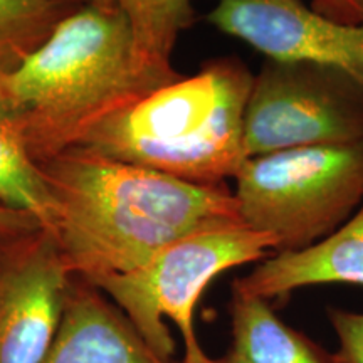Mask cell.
<instances>
[{
  "label": "cell",
  "mask_w": 363,
  "mask_h": 363,
  "mask_svg": "<svg viewBox=\"0 0 363 363\" xmlns=\"http://www.w3.org/2000/svg\"><path fill=\"white\" fill-rule=\"evenodd\" d=\"M38 169L65 264L86 281L133 271L190 234L242 222L225 184H192L81 147Z\"/></svg>",
  "instance_id": "6da1fadb"
},
{
  "label": "cell",
  "mask_w": 363,
  "mask_h": 363,
  "mask_svg": "<svg viewBox=\"0 0 363 363\" xmlns=\"http://www.w3.org/2000/svg\"><path fill=\"white\" fill-rule=\"evenodd\" d=\"M170 83L140 61L123 12L88 4L0 79V94L38 165L79 147L104 120Z\"/></svg>",
  "instance_id": "7a4b0ae2"
},
{
  "label": "cell",
  "mask_w": 363,
  "mask_h": 363,
  "mask_svg": "<svg viewBox=\"0 0 363 363\" xmlns=\"http://www.w3.org/2000/svg\"><path fill=\"white\" fill-rule=\"evenodd\" d=\"M252 81L239 59L208 61L197 74L115 113L79 147L192 184H224L247 160L244 118Z\"/></svg>",
  "instance_id": "3957f363"
},
{
  "label": "cell",
  "mask_w": 363,
  "mask_h": 363,
  "mask_svg": "<svg viewBox=\"0 0 363 363\" xmlns=\"http://www.w3.org/2000/svg\"><path fill=\"white\" fill-rule=\"evenodd\" d=\"M278 251L269 234L244 222L201 230L170 244L133 271L89 281L121 308L163 357H175L170 318L184 340V363H212L195 331V308L207 286L233 267L261 262Z\"/></svg>",
  "instance_id": "277c9868"
},
{
  "label": "cell",
  "mask_w": 363,
  "mask_h": 363,
  "mask_svg": "<svg viewBox=\"0 0 363 363\" xmlns=\"http://www.w3.org/2000/svg\"><path fill=\"white\" fill-rule=\"evenodd\" d=\"M234 180L244 224L274 238L276 252L299 251L333 234L363 203V142L247 158Z\"/></svg>",
  "instance_id": "5b68a950"
},
{
  "label": "cell",
  "mask_w": 363,
  "mask_h": 363,
  "mask_svg": "<svg viewBox=\"0 0 363 363\" xmlns=\"http://www.w3.org/2000/svg\"><path fill=\"white\" fill-rule=\"evenodd\" d=\"M360 142L363 88L355 79L323 62L266 59L244 118L247 158Z\"/></svg>",
  "instance_id": "8992f818"
},
{
  "label": "cell",
  "mask_w": 363,
  "mask_h": 363,
  "mask_svg": "<svg viewBox=\"0 0 363 363\" xmlns=\"http://www.w3.org/2000/svg\"><path fill=\"white\" fill-rule=\"evenodd\" d=\"M71 279L56 239L43 227L0 235V363H43Z\"/></svg>",
  "instance_id": "52a82bcc"
},
{
  "label": "cell",
  "mask_w": 363,
  "mask_h": 363,
  "mask_svg": "<svg viewBox=\"0 0 363 363\" xmlns=\"http://www.w3.org/2000/svg\"><path fill=\"white\" fill-rule=\"evenodd\" d=\"M207 21L267 59L323 62L363 88V22L330 21L303 0H216Z\"/></svg>",
  "instance_id": "ba28073f"
},
{
  "label": "cell",
  "mask_w": 363,
  "mask_h": 363,
  "mask_svg": "<svg viewBox=\"0 0 363 363\" xmlns=\"http://www.w3.org/2000/svg\"><path fill=\"white\" fill-rule=\"evenodd\" d=\"M43 363H184L163 357L89 281L72 276L57 335Z\"/></svg>",
  "instance_id": "9c48e42d"
},
{
  "label": "cell",
  "mask_w": 363,
  "mask_h": 363,
  "mask_svg": "<svg viewBox=\"0 0 363 363\" xmlns=\"http://www.w3.org/2000/svg\"><path fill=\"white\" fill-rule=\"evenodd\" d=\"M363 286V203L340 229L299 251L272 252L249 274L234 281V291L278 299L315 284Z\"/></svg>",
  "instance_id": "30bf717a"
},
{
  "label": "cell",
  "mask_w": 363,
  "mask_h": 363,
  "mask_svg": "<svg viewBox=\"0 0 363 363\" xmlns=\"http://www.w3.org/2000/svg\"><path fill=\"white\" fill-rule=\"evenodd\" d=\"M230 325V350L247 363H335L333 353L286 325L267 299L233 289Z\"/></svg>",
  "instance_id": "8fae6325"
},
{
  "label": "cell",
  "mask_w": 363,
  "mask_h": 363,
  "mask_svg": "<svg viewBox=\"0 0 363 363\" xmlns=\"http://www.w3.org/2000/svg\"><path fill=\"white\" fill-rule=\"evenodd\" d=\"M93 4L123 12L145 67L169 81L182 78L172 66V54L182 30L194 21L192 0H94Z\"/></svg>",
  "instance_id": "7c38bea8"
},
{
  "label": "cell",
  "mask_w": 363,
  "mask_h": 363,
  "mask_svg": "<svg viewBox=\"0 0 363 363\" xmlns=\"http://www.w3.org/2000/svg\"><path fill=\"white\" fill-rule=\"evenodd\" d=\"M0 203L34 216L52 234L54 203L0 94Z\"/></svg>",
  "instance_id": "4fadbf2b"
},
{
  "label": "cell",
  "mask_w": 363,
  "mask_h": 363,
  "mask_svg": "<svg viewBox=\"0 0 363 363\" xmlns=\"http://www.w3.org/2000/svg\"><path fill=\"white\" fill-rule=\"evenodd\" d=\"M76 9L56 0H0V79L21 69Z\"/></svg>",
  "instance_id": "5bb4252c"
},
{
  "label": "cell",
  "mask_w": 363,
  "mask_h": 363,
  "mask_svg": "<svg viewBox=\"0 0 363 363\" xmlns=\"http://www.w3.org/2000/svg\"><path fill=\"white\" fill-rule=\"evenodd\" d=\"M328 318L340 340L335 363H363V313L328 308Z\"/></svg>",
  "instance_id": "9a60e30c"
},
{
  "label": "cell",
  "mask_w": 363,
  "mask_h": 363,
  "mask_svg": "<svg viewBox=\"0 0 363 363\" xmlns=\"http://www.w3.org/2000/svg\"><path fill=\"white\" fill-rule=\"evenodd\" d=\"M311 9L335 22H363V0H311Z\"/></svg>",
  "instance_id": "2e32d148"
},
{
  "label": "cell",
  "mask_w": 363,
  "mask_h": 363,
  "mask_svg": "<svg viewBox=\"0 0 363 363\" xmlns=\"http://www.w3.org/2000/svg\"><path fill=\"white\" fill-rule=\"evenodd\" d=\"M40 227L34 216L0 203V235H16L29 233Z\"/></svg>",
  "instance_id": "e0dca14e"
},
{
  "label": "cell",
  "mask_w": 363,
  "mask_h": 363,
  "mask_svg": "<svg viewBox=\"0 0 363 363\" xmlns=\"http://www.w3.org/2000/svg\"><path fill=\"white\" fill-rule=\"evenodd\" d=\"M212 363H247V362L244 360V358L240 355H238V353H235L234 350H229L224 357L214 358Z\"/></svg>",
  "instance_id": "ac0fdd59"
},
{
  "label": "cell",
  "mask_w": 363,
  "mask_h": 363,
  "mask_svg": "<svg viewBox=\"0 0 363 363\" xmlns=\"http://www.w3.org/2000/svg\"><path fill=\"white\" fill-rule=\"evenodd\" d=\"M56 2L67 4V6H72V7H83V6H88V4H93L94 0H56Z\"/></svg>",
  "instance_id": "d6986e66"
}]
</instances>
